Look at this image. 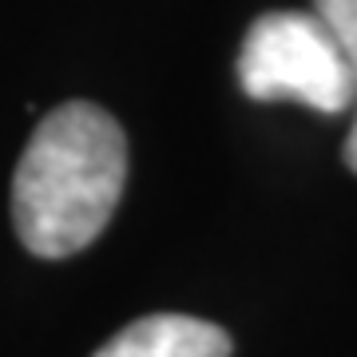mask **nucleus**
<instances>
[{
	"label": "nucleus",
	"instance_id": "obj_1",
	"mask_svg": "<svg viewBox=\"0 0 357 357\" xmlns=\"http://www.w3.org/2000/svg\"><path fill=\"white\" fill-rule=\"evenodd\" d=\"M128 183L123 128L72 100L40 119L13 175V222L36 258L79 255L112 222Z\"/></svg>",
	"mask_w": 357,
	"mask_h": 357
},
{
	"label": "nucleus",
	"instance_id": "obj_2",
	"mask_svg": "<svg viewBox=\"0 0 357 357\" xmlns=\"http://www.w3.org/2000/svg\"><path fill=\"white\" fill-rule=\"evenodd\" d=\"M238 84L258 103L294 100L321 115L354 107L345 52L314 8L258 16L238 52Z\"/></svg>",
	"mask_w": 357,
	"mask_h": 357
},
{
	"label": "nucleus",
	"instance_id": "obj_3",
	"mask_svg": "<svg viewBox=\"0 0 357 357\" xmlns=\"http://www.w3.org/2000/svg\"><path fill=\"white\" fill-rule=\"evenodd\" d=\"M230 333L191 314H147L103 342L91 357H230Z\"/></svg>",
	"mask_w": 357,
	"mask_h": 357
},
{
	"label": "nucleus",
	"instance_id": "obj_4",
	"mask_svg": "<svg viewBox=\"0 0 357 357\" xmlns=\"http://www.w3.org/2000/svg\"><path fill=\"white\" fill-rule=\"evenodd\" d=\"M310 8L330 24V32L342 44L349 76H354V112H357V0H314ZM342 155H345V167L357 175V119H354V128H349V139H345Z\"/></svg>",
	"mask_w": 357,
	"mask_h": 357
}]
</instances>
